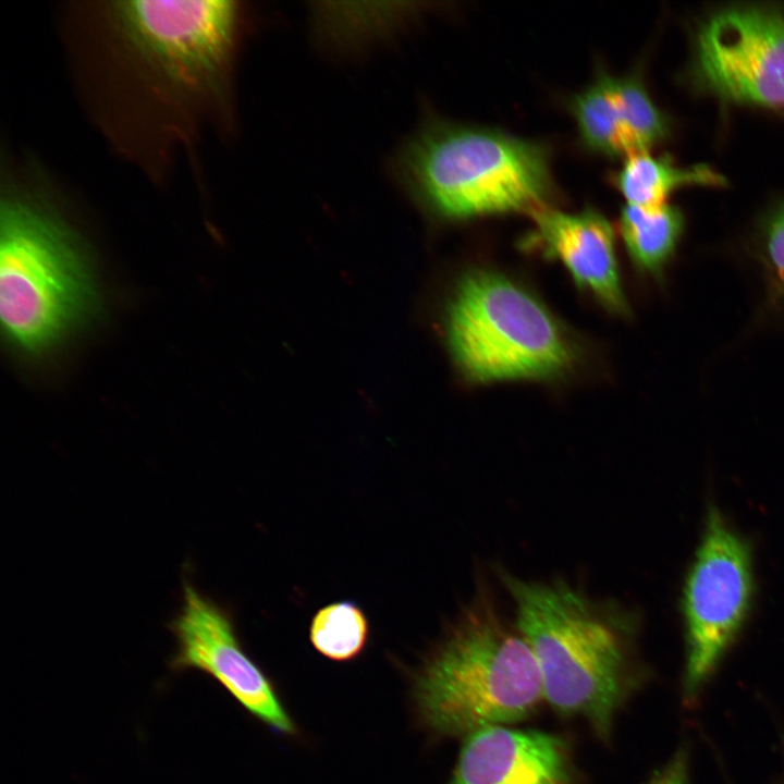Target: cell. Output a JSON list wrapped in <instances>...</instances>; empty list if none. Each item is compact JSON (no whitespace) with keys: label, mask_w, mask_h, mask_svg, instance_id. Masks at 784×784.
<instances>
[{"label":"cell","mask_w":784,"mask_h":784,"mask_svg":"<svg viewBox=\"0 0 784 784\" xmlns=\"http://www.w3.org/2000/svg\"><path fill=\"white\" fill-rule=\"evenodd\" d=\"M768 264L777 280L784 284V208L775 213L765 233Z\"/></svg>","instance_id":"obj_16"},{"label":"cell","mask_w":784,"mask_h":784,"mask_svg":"<svg viewBox=\"0 0 784 784\" xmlns=\"http://www.w3.org/2000/svg\"><path fill=\"white\" fill-rule=\"evenodd\" d=\"M531 217L526 245L561 261L580 287L610 310L624 313L614 232L605 217L592 208L569 213L547 206Z\"/></svg>","instance_id":"obj_12"},{"label":"cell","mask_w":784,"mask_h":784,"mask_svg":"<svg viewBox=\"0 0 784 784\" xmlns=\"http://www.w3.org/2000/svg\"><path fill=\"white\" fill-rule=\"evenodd\" d=\"M683 223L681 211L670 205L658 208L626 205L621 212L620 230L633 261L656 272L673 253Z\"/></svg>","instance_id":"obj_14"},{"label":"cell","mask_w":784,"mask_h":784,"mask_svg":"<svg viewBox=\"0 0 784 784\" xmlns=\"http://www.w3.org/2000/svg\"><path fill=\"white\" fill-rule=\"evenodd\" d=\"M697 72L724 98L784 105V14L762 7L718 12L699 33Z\"/></svg>","instance_id":"obj_8"},{"label":"cell","mask_w":784,"mask_h":784,"mask_svg":"<svg viewBox=\"0 0 784 784\" xmlns=\"http://www.w3.org/2000/svg\"><path fill=\"white\" fill-rule=\"evenodd\" d=\"M614 183L627 205L658 208L683 185H722L724 177L707 166L678 168L666 157L639 152L626 158L614 175Z\"/></svg>","instance_id":"obj_13"},{"label":"cell","mask_w":784,"mask_h":784,"mask_svg":"<svg viewBox=\"0 0 784 784\" xmlns=\"http://www.w3.org/2000/svg\"><path fill=\"white\" fill-rule=\"evenodd\" d=\"M572 775L563 739L501 725L464 738L449 784H572Z\"/></svg>","instance_id":"obj_10"},{"label":"cell","mask_w":784,"mask_h":784,"mask_svg":"<svg viewBox=\"0 0 784 784\" xmlns=\"http://www.w3.org/2000/svg\"><path fill=\"white\" fill-rule=\"evenodd\" d=\"M584 146L608 157L646 152L667 133V122L635 75L600 72L571 103Z\"/></svg>","instance_id":"obj_11"},{"label":"cell","mask_w":784,"mask_h":784,"mask_svg":"<svg viewBox=\"0 0 784 784\" xmlns=\"http://www.w3.org/2000/svg\"><path fill=\"white\" fill-rule=\"evenodd\" d=\"M543 699L534 652L492 597L479 590L424 663L415 684L422 723L467 737L529 716Z\"/></svg>","instance_id":"obj_3"},{"label":"cell","mask_w":784,"mask_h":784,"mask_svg":"<svg viewBox=\"0 0 784 784\" xmlns=\"http://www.w3.org/2000/svg\"><path fill=\"white\" fill-rule=\"evenodd\" d=\"M35 193L9 189L0 205V318L8 342L41 354L94 313L96 292L76 234Z\"/></svg>","instance_id":"obj_4"},{"label":"cell","mask_w":784,"mask_h":784,"mask_svg":"<svg viewBox=\"0 0 784 784\" xmlns=\"http://www.w3.org/2000/svg\"><path fill=\"white\" fill-rule=\"evenodd\" d=\"M368 621L351 601H339L319 609L311 618L309 639L320 654L335 662L359 656L368 640Z\"/></svg>","instance_id":"obj_15"},{"label":"cell","mask_w":784,"mask_h":784,"mask_svg":"<svg viewBox=\"0 0 784 784\" xmlns=\"http://www.w3.org/2000/svg\"><path fill=\"white\" fill-rule=\"evenodd\" d=\"M402 180L429 213L449 221L546 207L548 151L491 128L433 123L400 157Z\"/></svg>","instance_id":"obj_5"},{"label":"cell","mask_w":784,"mask_h":784,"mask_svg":"<svg viewBox=\"0 0 784 784\" xmlns=\"http://www.w3.org/2000/svg\"><path fill=\"white\" fill-rule=\"evenodd\" d=\"M755 590L749 542L714 505L683 589L687 699L700 689L744 627Z\"/></svg>","instance_id":"obj_7"},{"label":"cell","mask_w":784,"mask_h":784,"mask_svg":"<svg viewBox=\"0 0 784 784\" xmlns=\"http://www.w3.org/2000/svg\"><path fill=\"white\" fill-rule=\"evenodd\" d=\"M105 49L122 93L157 122L185 135L221 97L238 10L233 1L106 3Z\"/></svg>","instance_id":"obj_1"},{"label":"cell","mask_w":784,"mask_h":784,"mask_svg":"<svg viewBox=\"0 0 784 784\" xmlns=\"http://www.w3.org/2000/svg\"><path fill=\"white\" fill-rule=\"evenodd\" d=\"M648 784H688V758L678 750Z\"/></svg>","instance_id":"obj_17"},{"label":"cell","mask_w":784,"mask_h":784,"mask_svg":"<svg viewBox=\"0 0 784 784\" xmlns=\"http://www.w3.org/2000/svg\"><path fill=\"white\" fill-rule=\"evenodd\" d=\"M168 626L176 642L170 660L173 672L209 675L252 715L280 733H294L269 678L244 651L228 611L186 578L181 608Z\"/></svg>","instance_id":"obj_9"},{"label":"cell","mask_w":784,"mask_h":784,"mask_svg":"<svg viewBox=\"0 0 784 784\" xmlns=\"http://www.w3.org/2000/svg\"><path fill=\"white\" fill-rule=\"evenodd\" d=\"M445 339L471 382L551 379L565 373L576 350L548 308L495 271L465 274L448 304Z\"/></svg>","instance_id":"obj_6"},{"label":"cell","mask_w":784,"mask_h":784,"mask_svg":"<svg viewBox=\"0 0 784 784\" xmlns=\"http://www.w3.org/2000/svg\"><path fill=\"white\" fill-rule=\"evenodd\" d=\"M500 575L536 658L543 699L564 715L585 719L608 739L634 681V618L565 581Z\"/></svg>","instance_id":"obj_2"}]
</instances>
